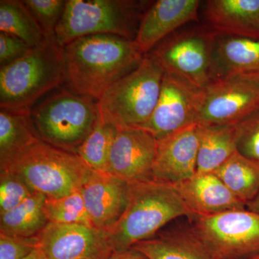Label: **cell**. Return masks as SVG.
Here are the masks:
<instances>
[{
  "instance_id": "obj_4",
  "label": "cell",
  "mask_w": 259,
  "mask_h": 259,
  "mask_svg": "<svg viewBox=\"0 0 259 259\" xmlns=\"http://www.w3.org/2000/svg\"><path fill=\"white\" fill-rule=\"evenodd\" d=\"M0 168L18 175L34 192L47 198H59L80 190L91 171L76 153L42 141L1 163Z\"/></svg>"
},
{
  "instance_id": "obj_8",
  "label": "cell",
  "mask_w": 259,
  "mask_h": 259,
  "mask_svg": "<svg viewBox=\"0 0 259 259\" xmlns=\"http://www.w3.org/2000/svg\"><path fill=\"white\" fill-rule=\"evenodd\" d=\"M190 230L214 259H245L259 253V214L247 208L190 218Z\"/></svg>"
},
{
  "instance_id": "obj_23",
  "label": "cell",
  "mask_w": 259,
  "mask_h": 259,
  "mask_svg": "<svg viewBox=\"0 0 259 259\" xmlns=\"http://www.w3.org/2000/svg\"><path fill=\"white\" fill-rule=\"evenodd\" d=\"M47 196L35 192L20 205L0 214V234L32 237L40 234L49 223L44 204Z\"/></svg>"
},
{
  "instance_id": "obj_7",
  "label": "cell",
  "mask_w": 259,
  "mask_h": 259,
  "mask_svg": "<svg viewBox=\"0 0 259 259\" xmlns=\"http://www.w3.org/2000/svg\"><path fill=\"white\" fill-rule=\"evenodd\" d=\"M163 76L164 71L157 63L144 55L136 69L99 99L102 118L117 127H143L157 105Z\"/></svg>"
},
{
  "instance_id": "obj_34",
  "label": "cell",
  "mask_w": 259,
  "mask_h": 259,
  "mask_svg": "<svg viewBox=\"0 0 259 259\" xmlns=\"http://www.w3.org/2000/svg\"><path fill=\"white\" fill-rule=\"evenodd\" d=\"M246 208L259 214V192L254 199L247 204Z\"/></svg>"
},
{
  "instance_id": "obj_13",
  "label": "cell",
  "mask_w": 259,
  "mask_h": 259,
  "mask_svg": "<svg viewBox=\"0 0 259 259\" xmlns=\"http://www.w3.org/2000/svg\"><path fill=\"white\" fill-rule=\"evenodd\" d=\"M157 140L142 127H117L107 173L128 183L153 180Z\"/></svg>"
},
{
  "instance_id": "obj_29",
  "label": "cell",
  "mask_w": 259,
  "mask_h": 259,
  "mask_svg": "<svg viewBox=\"0 0 259 259\" xmlns=\"http://www.w3.org/2000/svg\"><path fill=\"white\" fill-rule=\"evenodd\" d=\"M235 125L237 152L259 166V109Z\"/></svg>"
},
{
  "instance_id": "obj_31",
  "label": "cell",
  "mask_w": 259,
  "mask_h": 259,
  "mask_svg": "<svg viewBox=\"0 0 259 259\" xmlns=\"http://www.w3.org/2000/svg\"><path fill=\"white\" fill-rule=\"evenodd\" d=\"M38 247V236L18 237L0 234V259H23Z\"/></svg>"
},
{
  "instance_id": "obj_1",
  "label": "cell",
  "mask_w": 259,
  "mask_h": 259,
  "mask_svg": "<svg viewBox=\"0 0 259 259\" xmlns=\"http://www.w3.org/2000/svg\"><path fill=\"white\" fill-rule=\"evenodd\" d=\"M64 52L67 88L97 101L144 56L134 40L115 35L79 37L65 46Z\"/></svg>"
},
{
  "instance_id": "obj_16",
  "label": "cell",
  "mask_w": 259,
  "mask_h": 259,
  "mask_svg": "<svg viewBox=\"0 0 259 259\" xmlns=\"http://www.w3.org/2000/svg\"><path fill=\"white\" fill-rule=\"evenodd\" d=\"M199 0H158L146 10L134 41L146 55L181 27L198 20Z\"/></svg>"
},
{
  "instance_id": "obj_21",
  "label": "cell",
  "mask_w": 259,
  "mask_h": 259,
  "mask_svg": "<svg viewBox=\"0 0 259 259\" xmlns=\"http://www.w3.org/2000/svg\"><path fill=\"white\" fill-rule=\"evenodd\" d=\"M196 174L214 172L236 152V125H199Z\"/></svg>"
},
{
  "instance_id": "obj_35",
  "label": "cell",
  "mask_w": 259,
  "mask_h": 259,
  "mask_svg": "<svg viewBox=\"0 0 259 259\" xmlns=\"http://www.w3.org/2000/svg\"><path fill=\"white\" fill-rule=\"evenodd\" d=\"M23 259H46V258L45 256H44L42 250H40V248L38 247L37 249L33 250L28 256Z\"/></svg>"
},
{
  "instance_id": "obj_22",
  "label": "cell",
  "mask_w": 259,
  "mask_h": 259,
  "mask_svg": "<svg viewBox=\"0 0 259 259\" xmlns=\"http://www.w3.org/2000/svg\"><path fill=\"white\" fill-rule=\"evenodd\" d=\"M40 141L30 111L0 110V164Z\"/></svg>"
},
{
  "instance_id": "obj_12",
  "label": "cell",
  "mask_w": 259,
  "mask_h": 259,
  "mask_svg": "<svg viewBox=\"0 0 259 259\" xmlns=\"http://www.w3.org/2000/svg\"><path fill=\"white\" fill-rule=\"evenodd\" d=\"M38 238L46 259H107L114 252L107 232L86 225L49 223Z\"/></svg>"
},
{
  "instance_id": "obj_32",
  "label": "cell",
  "mask_w": 259,
  "mask_h": 259,
  "mask_svg": "<svg viewBox=\"0 0 259 259\" xmlns=\"http://www.w3.org/2000/svg\"><path fill=\"white\" fill-rule=\"evenodd\" d=\"M31 47L19 38L0 32V65L4 66L18 60L25 55Z\"/></svg>"
},
{
  "instance_id": "obj_18",
  "label": "cell",
  "mask_w": 259,
  "mask_h": 259,
  "mask_svg": "<svg viewBox=\"0 0 259 259\" xmlns=\"http://www.w3.org/2000/svg\"><path fill=\"white\" fill-rule=\"evenodd\" d=\"M204 16L218 33L259 40V0H209Z\"/></svg>"
},
{
  "instance_id": "obj_9",
  "label": "cell",
  "mask_w": 259,
  "mask_h": 259,
  "mask_svg": "<svg viewBox=\"0 0 259 259\" xmlns=\"http://www.w3.org/2000/svg\"><path fill=\"white\" fill-rule=\"evenodd\" d=\"M216 34L209 28L175 32L146 55L152 58L165 74L177 76L203 90L211 82Z\"/></svg>"
},
{
  "instance_id": "obj_26",
  "label": "cell",
  "mask_w": 259,
  "mask_h": 259,
  "mask_svg": "<svg viewBox=\"0 0 259 259\" xmlns=\"http://www.w3.org/2000/svg\"><path fill=\"white\" fill-rule=\"evenodd\" d=\"M117 128L100 116L95 128L78 149L76 154L90 169L106 172Z\"/></svg>"
},
{
  "instance_id": "obj_36",
  "label": "cell",
  "mask_w": 259,
  "mask_h": 259,
  "mask_svg": "<svg viewBox=\"0 0 259 259\" xmlns=\"http://www.w3.org/2000/svg\"><path fill=\"white\" fill-rule=\"evenodd\" d=\"M245 259H259V253H257V254L252 255V256L248 257V258Z\"/></svg>"
},
{
  "instance_id": "obj_28",
  "label": "cell",
  "mask_w": 259,
  "mask_h": 259,
  "mask_svg": "<svg viewBox=\"0 0 259 259\" xmlns=\"http://www.w3.org/2000/svg\"><path fill=\"white\" fill-rule=\"evenodd\" d=\"M47 40L56 41V30L64 13V0H23Z\"/></svg>"
},
{
  "instance_id": "obj_30",
  "label": "cell",
  "mask_w": 259,
  "mask_h": 259,
  "mask_svg": "<svg viewBox=\"0 0 259 259\" xmlns=\"http://www.w3.org/2000/svg\"><path fill=\"white\" fill-rule=\"evenodd\" d=\"M35 193L26 182L8 171L0 174V214L9 212Z\"/></svg>"
},
{
  "instance_id": "obj_17",
  "label": "cell",
  "mask_w": 259,
  "mask_h": 259,
  "mask_svg": "<svg viewBox=\"0 0 259 259\" xmlns=\"http://www.w3.org/2000/svg\"><path fill=\"white\" fill-rule=\"evenodd\" d=\"M173 187L193 216H211L246 208L214 172L196 174Z\"/></svg>"
},
{
  "instance_id": "obj_2",
  "label": "cell",
  "mask_w": 259,
  "mask_h": 259,
  "mask_svg": "<svg viewBox=\"0 0 259 259\" xmlns=\"http://www.w3.org/2000/svg\"><path fill=\"white\" fill-rule=\"evenodd\" d=\"M129 184L125 212L107 232L114 251L152 238L177 218L193 216L173 185L153 179Z\"/></svg>"
},
{
  "instance_id": "obj_10",
  "label": "cell",
  "mask_w": 259,
  "mask_h": 259,
  "mask_svg": "<svg viewBox=\"0 0 259 259\" xmlns=\"http://www.w3.org/2000/svg\"><path fill=\"white\" fill-rule=\"evenodd\" d=\"M259 109V71L211 81L202 91L199 125H235Z\"/></svg>"
},
{
  "instance_id": "obj_5",
  "label": "cell",
  "mask_w": 259,
  "mask_h": 259,
  "mask_svg": "<svg viewBox=\"0 0 259 259\" xmlns=\"http://www.w3.org/2000/svg\"><path fill=\"white\" fill-rule=\"evenodd\" d=\"M151 3L133 0H67L56 30L60 47L79 37L115 35L134 40Z\"/></svg>"
},
{
  "instance_id": "obj_11",
  "label": "cell",
  "mask_w": 259,
  "mask_h": 259,
  "mask_svg": "<svg viewBox=\"0 0 259 259\" xmlns=\"http://www.w3.org/2000/svg\"><path fill=\"white\" fill-rule=\"evenodd\" d=\"M203 90L185 80L165 74L156 108L142 128L157 141L197 123Z\"/></svg>"
},
{
  "instance_id": "obj_6",
  "label": "cell",
  "mask_w": 259,
  "mask_h": 259,
  "mask_svg": "<svg viewBox=\"0 0 259 259\" xmlns=\"http://www.w3.org/2000/svg\"><path fill=\"white\" fill-rule=\"evenodd\" d=\"M30 114L41 141L74 153L100 117L97 100L60 88L37 102Z\"/></svg>"
},
{
  "instance_id": "obj_14",
  "label": "cell",
  "mask_w": 259,
  "mask_h": 259,
  "mask_svg": "<svg viewBox=\"0 0 259 259\" xmlns=\"http://www.w3.org/2000/svg\"><path fill=\"white\" fill-rule=\"evenodd\" d=\"M129 188L125 181L91 169L80 192L95 228L108 232L115 226L127 207Z\"/></svg>"
},
{
  "instance_id": "obj_25",
  "label": "cell",
  "mask_w": 259,
  "mask_h": 259,
  "mask_svg": "<svg viewBox=\"0 0 259 259\" xmlns=\"http://www.w3.org/2000/svg\"><path fill=\"white\" fill-rule=\"evenodd\" d=\"M0 32L23 40L31 48L48 41L34 18L23 1H0Z\"/></svg>"
},
{
  "instance_id": "obj_24",
  "label": "cell",
  "mask_w": 259,
  "mask_h": 259,
  "mask_svg": "<svg viewBox=\"0 0 259 259\" xmlns=\"http://www.w3.org/2000/svg\"><path fill=\"white\" fill-rule=\"evenodd\" d=\"M214 173L245 206L258 193V165L237 151Z\"/></svg>"
},
{
  "instance_id": "obj_15",
  "label": "cell",
  "mask_w": 259,
  "mask_h": 259,
  "mask_svg": "<svg viewBox=\"0 0 259 259\" xmlns=\"http://www.w3.org/2000/svg\"><path fill=\"white\" fill-rule=\"evenodd\" d=\"M199 141L198 123L157 141L153 180L175 185L193 177L197 172Z\"/></svg>"
},
{
  "instance_id": "obj_20",
  "label": "cell",
  "mask_w": 259,
  "mask_h": 259,
  "mask_svg": "<svg viewBox=\"0 0 259 259\" xmlns=\"http://www.w3.org/2000/svg\"><path fill=\"white\" fill-rule=\"evenodd\" d=\"M132 248L148 259H214L190 228L166 232Z\"/></svg>"
},
{
  "instance_id": "obj_33",
  "label": "cell",
  "mask_w": 259,
  "mask_h": 259,
  "mask_svg": "<svg viewBox=\"0 0 259 259\" xmlns=\"http://www.w3.org/2000/svg\"><path fill=\"white\" fill-rule=\"evenodd\" d=\"M107 259H148L144 253L134 248L115 250Z\"/></svg>"
},
{
  "instance_id": "obj_3",
  "label": "cell",
  "mask_w": 259,
  "mask_h": 259,
  "mask_svg": "<svg viewBox=\"0 0 259 259\" xmlns=\"http://www.w3.org/2000/svg\"><path fill=\"white\" fill-rule=\"evenodd\" d=\"M66 80L64 48L48 40L0 68V109L30 111Z\"/></svg>"
},
{
  "instance_id": "obj_27",
  "label": "cell",
  "mask_w": 259,
  "mask_h": 259,
  "mask_svg": "<svg viewBox=\"0 0 259 259\" xmlns=\"http://www.w3.org/2000/svg\"><path fill=\"white\" fill-rule=\"evenodd\" d=\"M44 212L49 223L94 227L80 190L59 198H47Z\"/></svg>"
},
{
  "instance_id": "obj_19",
  "label": "cell",
  "mask_w": 259,
  "mask_h": 259,
  "mask_svg": "<svg viewBox=\"0 0 259 259\" xmlns=\"http://www.w3.org/2000/svg\"><path fill=\"white\" fill-rule=\"evenodd\" d=\"M259 71V40L216 34L213 47L211 81Z\"/></svg>"
}]
</instances>
